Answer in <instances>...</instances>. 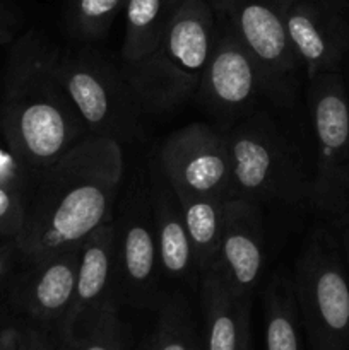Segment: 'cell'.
I'll return each instance as SVG.
<instances>
[{
	"label": "cell",
	"instance_id": "1",
	"mask_svg": "<svg viewBox=\"0 0 349 350\" xmlns=\"http://www.w3.org/2000/svg\"><path fill=\"white\" fill-rule=\"evenodd\" d=\"M123 181V146L86 137L48 166L31 171L24 226L17 238L21 260L79 245L115 215Z\"/></svg>",
	"mask_w": 349,
	"mask_h": 350
},
{
	"label": "cell",
	"instance_id": "2",
	"mask_svg": "<svg viewBox=\"0 0 349 350\" xmlns=\"http://www.w3.org/2000/svg\"><path fill=\"white\" fill-rule=\"evenodd\" d=\"M55 46L27 33L7 60L0 135L23 166H48L89 137L84 122L53 72Z\"/></svg>",
	"mask_w": 349,
	"mask_h": 350
},
{
	"label": "cell",
	"instance_id": "3",
	"mask_svg": "<svg viewBox=\"0 0 349 350\" xmlns=\"http://www.w3.org/2000/svg\"><path fill=\"white\" fill-rule=\"evenodd\" d=\"M218 36L209 0H181L149 57L122 67L144 113H166L197 94Z\"/></svg>",
	"mask_w": 349,
	"mask_h": 350
},
{
	"label": "cell",
	"instance_id": "4",
	"mask_svg": "<svg viewBox=\"0 0 349 350\" xmlns=\"http://www.w3.org/2000/svg\"><path fill=\"white\" fill-rule=\"evenodd\" d=\"M233 173V197L296 205L310 202V173L298 150L262 113L222 129Z\"/></svg>",
	"mask_w": 349,
	"mask_h": 350
},
{
	"label": "cell",
	"instance_id": "5",
	"mask_svg": "<svg viewBox=\"0 0 349 350\" xmlns=\"http://www.w3.org/2000/svg\"><path fill=\"white\" fill-rule=\"evenodd\" d=\"M310 350H349V270L334 224L308 236L291 275Z\"/></svg>",
	"mask_w": 349,
	"mask_h": 350
},
{
	"label": "cell",
	"instance_id": "6",
	"mask_svg": "<svg viewBox=\"0 0 349 350\" xmlns=\"http://www.w3.org/2000/svg\"><path fill=\"white\" fill-rule=\"evenodd\" d=\"M53 72L89 135L122 146L140 135L144 109L122 68L91 48H55Z\"/></svg>",
	"mask_w": 349,
	"mask_h": 350
},
{
	"label": "cell",
	"instance_id": "7",
	"mask_svg": "<svg viewBox=\"0 0 349 350\" xmlns=\"http://www.w3.org/2000/svg\"><path fill=\"white\" fill-rule=\"evenodd\" d=\"M313 142L310 204L331 221L349 214V88L341 70L308 81Z\"/></svg>",
	"mask_w": 349,
	"mask_h": 350
},
{
	"label": "cell",
	"instance_id": "8",
	"mask_svg": "<svg viewBox=\"0 0 349 350\" xmlns=\"http://www.w3.org/2000/svg\"><path fill=\"white\" fill-rule=\"evenodd\" d=\"M115 222L113 291L120 304L135 310H159L161 293L159 250L154 232L149 187H130L122 200Z\"/></svg>",
	"mask_w": 349,
	"mask_h": 350
},
{
	"label": "cell",
	"instance_id": "9",
	"mask_svg": "<svg viewBox=\"0 0 349 350\" xmlns=\"http://www.w3.org/2000/svg\"><path fill=\"white\" fill-rule=\"evenodd\" d=\"M216 19L235 33L259 67L266 96L293 98L301 67L287 38L283 0H209Z\"/></svg>",
	"mask_w": 349,
	"mask_h": 350
},
{
	"label": "cell",
	"instance_id": "10",
	"mask_svg": "<svg viewBox=\"0 0 349 350\" xmlns=\"http://www.w3.org/2000/svg\"><path fill=\"white\" fill-rule=\"evenodd\" d=\"M174 191L233 197V173L222 130L190 123L174 130L159 147L156 161Z\"/></svg>",
	"mask_w": 349,
	"mask_h": 350
},
{
	"label": "cell",
	"instance_id": "11",
	"mask_svg": "<svg viewBox=\"0 0 349 350\" xmlns=\"http://www.w3.org/2000/svg\"><path fill=\"white\" fill-rule=\"evenodd\" d=\"M81 243L33 262L21 260L10 293L14 318L60 338V330L74 301Z\"/></svg>",
	"mask_w": 349,
	"mask_h": 350
},
{
	"label": "cell",
	"instance_id": "12",
	"mask_svg": "<svg viewBox=\"0 0 349 350\" xmlns=\"http://www.w3.org/2000/svg\"><path fill=\"white\" fill-rule=\"evenodd\" d=\"M216 23L218 36L214 50L195 98L207 111L231 125L252 113L253 105L266 94V85L259 67L235 33L219 19Z\"/></svg>",
	"mask_w": 349,
	"mask_h": 350
},
{
	"label": "cell",
	"instance_id": "13",
	"mask_svg": "<svg viewBox=\"0 0 349 350\" xmlns=\"http://www.w3.org/2000/svg\"><path fill=\"white\" fill-rule=\"evenodd\" d=\"M287 38L307 81L341 70L349 53V24L341 9L322 0H283Z\"/></svg>",
	"mask_w": 349,
	"mask_h": 350
},
{
	"label": "cell",
	"instance_id": "14",
	"mask_svg": "<svg viewBox=\"0 0 349 350\" xmlns=\"http://www.w3.org/2000/svg\"><path fill=\"white\" fill-rule=\"evenodd\" d=\"M263 219L260 204L242 197L224 202L221 243L214 269L238 299L252 303L263 272Z\"/></svg>",
	"mask_w": 349,
	"mask_h": 350
},
{
	"label": "cell",
	"instance_id": "15",
	"mask_svg": "<svg viewBox=\"0 0 349 350\" xmlns=\"http://www.w3.org/2000/svg\"><path fill=\"white\" fill-rule=\"evenodd\" d=\"M113 256L115 222L112 219L82 239L74 301L60 330L62 342L67 340L86 318L94 314L108 301H116L113 291Z\"/></svg>",
	"mask_w": 349,
	"mask_h": 350
},
{
	"label": "cell",
	"instance_id": "16",
	"mask_svg": "<svg viewBox=\"0 0 349 350\" xmlns=\"http://www.w3.org/2000/svg\"><path fill=\"white\" fill-rule=\"evenodd\" d=\"M149 200L163 273L173 280L195 286L198 284V273L180 200L157 166L151 171Z\"/></svg>",
	"mask_w": 349,
	"mask_h": 350
},
{
	"label": "cell",
	"instance_id": "17",
	"mask_svg": "<svg viewBox=\"0 0 349 350\" xmlns=\"http://www.w3.org/2000/svg\"><path fill=\"white\" fill-rule=\"evenodd\" d=\"M201 289L202 350H246L252 342L250 310L252 303L242 301L229 291L216 270L198 280Z\"/></svg>",
	"mask_w": 349,
	"mask_h": 350
},
{
	"label": "cell",
	"instance_id": "18",
	"mask_svg": "<svg viewBox=\"0 0 349 350\" xmlns=\"http://www.w3.org/2000/svg\"><path fill=\"white\" fill-rule=\"evenodd\" d=\"M180 200L185 228L190 238L198 280L207 275L218 262L221 243L224 202L228 198L218 195H195L174 191Z\"/></svg>",
	"mask_w": 349,
	"mask_h": 350
},
{
	"label": "cell",
	"instance_id": "19",
	"mask_svg": "<svg viewBox=\"0 0 349 350\" xmlns=\"http://www.w3.org/2000/svg\"><path fill=\"white\" fill-rule=\"evenodd\" d=\"M266 350H305L303 327L291 275L276 272L262 294Z\"/></svg>",
	"mask_w": 349,
	"mask_h": 350
},
{
	"label": "cell",
	"instance_id": "20",
	"mask_svg": "<svg viewBox=\"0 0 349 350\" xmlns=\"http://www.w3.org/2000/svg\"><path fill=\"white\" fill-rule=\"evenodd\" d=\"M181 0H127L123 67L135 65L153 53L170 26Z\"/></svg>",
	"mask_w": 349,
	"mask_h": 350
},
{
	"label": "cell",
	"instance_id": "21",
	"mask_svg": "<svg viewBox=\"0 0 349 350\" xmlns=\"http://www.w3.org/2000/svg\"><path fill=\"white\" fill-rule=\"evenodd\" d=\"M149 350H202V335L190 306L181 296H168L157 310Z\"/></svg>",
	"mask_w": 349,
	"mask_h": 350
},
{
	"label": "cell",
	"instance_id": "22",
	"mask_svg": "<svg viewBox=\"0 0 349 350\" xmlns=\"http://www.w3.org/2000/svg\"><path fill=\"white\" fill-rule=\"evenodd\" d=\"M118 306V301H108L86 318L64 344L70 350H127L129 332L120 320Z\"/></svg>",
	"mask_w": 349,
	"mask_h": 350
},
{
	"label": "cell",
	"instance_id": "23",
	"mask_svg": "<svg viewBox=\"0 0 349 350\" xmlns=\"http://www.w3.org/2000/svg\"><path fill=\"white\" fill-rule=\"evenodd\" d=\"M127 0H67L65 24L74 40L82 43L101 40L125 10Z\"/></svg>",
	"mask_w": 349,
	"mask_h": 350
},
{
	"label": "cell",
	"instance_id": "24",
	"mask_svg": "<svg viewBox=\"0 0 349 350\" xmlns=\"http://www.w3.org/2000/svg\"><path fill=\"white\" fill-rule=\"evenodd\" d=\"M31 170L0 178V238H19L26 215V195Z\"/></svg>",
	"mask_w": 349,
	"mask_h": 350
},
{
	"label": "cell",
	"instance_id": "25",
	"mask_svg": "<svg viewBox=\"0 0 349 350\" xmlns=\"http://www.w3.org/2000/svg\"><path fill=\"white\" fill-rule=\"evenodd\" d=\"M21 267V253L16 239L0 238V328L14 320L10 311L12 284Z\"/></svg>",
	"mask_w": 349,
	"mask_h": 350
},
{
	"label": "cell",
	"instance_id": "26",
	"mask_svg": "<svg viewBox=\"0 0 349 350\" xmlns=\"http://www.w3.org/2000/svg\"><path fill=\"white\" fill-rule=\"evenodd\" d=\"M23 335H21L19 349L17 350H53L60 338L41 328L31 327L23 323Z\"/></svg>",
	"mask_w": 349,
	"mask_h": 350
},
{
	"label": "cell",
	"instance_id": "27",
	"mask_svg": "<svg viewBox=\"0 0 349 350\" xmlns=\"http://www.w3.org/2000/svg\"><path fill=\"white\" fill-rule=\"evenodd\" d=\"M23 321L14 318L9 323L0 328V350H17L19 349L21 335H23Z\"/></svg>",
	"mask_w": 349,
	"mask_h": 350
},
{
	"label": "cell",
	"instance_id": "28",
	"mask_svg": "<svg viewBox=\"0 0 349 350\" xmlns=\"http://www.w3.org/2000/svg\"><path fill=\"white\" fill-rule=\"evenodd\" d=\"M332 224H334L335 231H337L339 241H341L342 252H344L346 265H348L349 270V214L341 219H335V221H332Z\"/></svg>",
	"mask_w": 349,
	"mask_h": 350
},
{
	"label": "cell",
	"instance_id": "29",
	"mask_svg": "<svg viewBox=\"0 0 349 350\" xmlns=\"http://www.w3.org/2000/svg\"><path fill=\"white\" fill-rule=\"evenodd\" d=\"M12 40V21L9 14L0 7V44L9 43Z\"/></svg>",
	"mask_w": 349,
	"mask_h": 350
},
{
	"label": "cell",
	"instance_id": "30",
	"mask_svg": "<svg viewBox=\"0 0 349 350\" xmlns=\"http://www.w3.org/2000/svg\"><path fill=\"white\" fill-rule=\"evenodd\" d=\"M322 2L332 3V5H335V7H339V9H341V3H342V0H322Z\"/></svg>",
	"mask_w": 349,
	"mask_h": 350
},
{
	"label": "cell",
	"instance_id": "31",
	"mask_svg": "<svg viewBox=\"0 0 349 350\" xmlns=\"http://www.w3.org/2000/svg\"><path fill=\"white\" fill-rule=\"evenodd\" d=\"M137 350H149V342H147V340H144L142 344H140V347L137 349Z\"/></svg>",
	"mask_w": 349,
	"mask_h": 350
},
{
	"label": "cell",
	"instance_id": "32",
	"mask_svg": "<svg viewBox=\"0 0 349 350\" xmlns=\"http://www.w3.org/2000/svg\"><path fill=\"white\" fill-rule=\"evenodd\" d=\"M246 350H255V349H253V344H252V345H250V347H248V349H246Z\"/></svg>",
	"mask_w": 349,
	"mask_h": 350
}]
</instances>
